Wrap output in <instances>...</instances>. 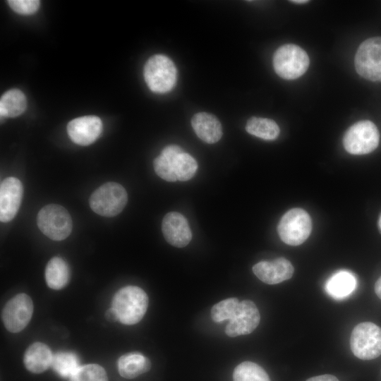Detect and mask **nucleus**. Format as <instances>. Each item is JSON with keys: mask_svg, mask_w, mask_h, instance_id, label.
Segmentation results:
<instances>
[{"mask_svg": "<svg viewBox=\"0 0 381 381\" xmlns=\"http://www.w3.org/2000/svg\"><path fill=\"white\" fill-rule=\"evenodd\" d=\"M151 368L150 360L139 352L121 356L118 361L119 373L124 378L133 379L147 372Z\"/></svg>", "mask_w": 381, "mask_h": 381, "instance_id": "6ab92c4d", "label": "nucleus"}, {"mask_svg": "<svg viewBox=\"0 0 381 381\" xmlns=\"http://www.w3.org/2000/svg\"><path fill=\"white\" fill-rule=\"evenodd\" d=\"M53 354L44 343L35 342L25 353V368L33 373H41L51 366Z\"/></svg>", "mask_w": 381, "mask_h": 381, "instance_id": "a211bd4d", "label": "nucleus"}, {"mask_svg": "<svg viewBox=\"0 0 381 381\" xmlns=\"http://www.w3.org/2000/svg\"><path fill=\"white\" fill-rule=\"evenodd\" d=\"M260 320V313L254 302L243 300L238 303L229 320L225 333L230 337L248 334L255 329Z\"/></svg>", "mask_w": 381, "mask_h": 381, "instance_id": "9b49d317", "label": "nucleus"}, {"mask_svg": "<svg viewBox=\"0 0 381 381\" xmlns=\"http://www.w3.org/2000/svg\"><path fill=\"white\" fill-rule=\"evenodd\" d=\"M379 140L380 133L375 123L363 120L347 129L343 138V145L350 154L365 155L377 147Z\"/></svg>", "mask_w": 381, "mask_h": 381, "instance_id": "6e6552de", "label": "nucleus"}, {"mask_svg": "<svg viewBox=\"0 0 381 381\" xmlns=\"http://www.w3.org/2000/svg\"><path fill=\"white\" fill-rule=\"evenodd\" d=\"M37 224L40 231L54 241L66 238L72 231V219L68 212L61 205L49 204L38 212Z\"/></svg>", "mask_w": 381, "mask_h": 381, "instance_id": "423d86ee", "label": "nucleus"}, {"mask_svg": "<svg viewBox=\"0 0 381 381\" xmlns=\"http://www.w3.org/2000/svg\"><path fill=\"white\" fill-rule=\"evenodd\" d=\"M294 271L291 262L284 258H278L271 261H260L253 267L255 276L267 284H276L290 279Z\"/></svg>", "mask_w": 381, "mask_h": 381, "instance_id": "2eb2a0df", "label": "nucleus"}, {"mask_svg": "<svg viewBox=\"0 0 381 381\" xmlns=\"http://www.w3.org/2000/svg\"><path fill=\"white\" fill-rule=\"evenodd\" d=\"M311 229L310 215L306 210L298 207L287 211L277 226L280 238L289 246L302 244L310 236Z\"/></svg>", "mask_w": 381, "mask_h": 381, "instance_id": "0eeeda50", "label": "nucleus"}, {"mask_svg": "<svg viewBox=\"0 0 381 381\" xmlns=\"http://www.w3.org/2000/svg\"><path fill=\"white\" fill-rule=\"evenodd\" d=\"M153 166L155 173L162 179L169 182L177 181L171 160L160 155L154 159Z\"/></svg>", "mask_w": 381, "mask_h": 381, "instance_id": "cd10ccee", "label": "nucleus"}, {"mask_svg": "<svg viewBox=\"0 0 381 381\" xmlns=\"http://www.w3.org/2000/svg\"><path fill=\"white\" fill-rule=\"evenodd\" d=\"M148 302V296L141 288L127 286L115 294L111 308L116 312L119 321L131 325L142 320L147 309Z\"/></svg>", "mask_w": 381, "mask_h": 381, "instance_id": "f257e3e1", "label": "nucleus"}, {"mask_svg": "<svg viewBox=\"0 0 381 381\" xmlns=\"http://www.w3.org/2000/svg\"><path fill=\"white\" fill-rule=\"evenodd\" d=\"M191 125L198 137L207 143H215L222 138V125L212 114L197 113L191 119Z\"/></svg>", "mask_w": 381, "mask_h": 381, "instance_id": "f3484780", "label": "nucleus"}, {"mask_svg": "<svg viewBox=\"0 0 381 381\" xmlns=\"http://www.w3.org/2000/svg\"><path fill=\"white\" fill-rule=\"evenodd\" d=\"M378 225H379V227H380V229L381 230V215H380V219H379Z\"/></svg>", "mask_w": 381, "mask_h": 381, "instance_id": "72a5a7b5", "label": "nucleus"}, {"mask_svg": "<svg viewBox=\"0 0 381 381\" xmlns=\"http://www.w3.org/2000/svg\"><path fill=\"white\" fill-rule=\"evenodd\" d=\"M105 317L107 320L109 322H115L116 320H119L117 313L113 308H111L106 311Z\"/></svg>", "mask_w": 381, "mask_h": 381, "instance_id": "7c9ffc66", "label": "nucleus"}, {"mask_svg": "<svg viewBox=\"0 0 381 381\" xmlns=\"http://www.w3.org/2000/svg\"><path fill=\"white\" fill-rule=\"evenodd\" d=\"M8 4L15 12L29 15L38 10L40 2L38 0H9Z\"/></svg>", "mask_w": 381, "mask_h": 381, "instance_id": "c85d7f7f", "label": "nucleus"}, {"mask_svg": "<svg viewBox=\"0 0 381 381\" xmlns=\"http://www.w3.org/2000/svg\"><path fill=\"white\" fill-rule=\"evenodd\" d=\"M354 64L361 77L370 81H381V37L368 38L360 44Z\"/></svg>", "mask_w": 381, "mask_h": 381, "instance_id": "1a4fd4ad", "label": "nucleus"}, {"mask_svg": "<svg viewBox=\"0 0 381 381\" xmlns=\"http://www.w3.org/2000/svg\"><path fill=\"white\" fill-rule=\"evenodd\" d=\"M234 381H270L265 370L259 365L251 361L238 364L233 373Z\"/></svg>", "mask_w": 381, "mask_h": 381, "instance_id": "393cba45", "label": "nucleus"}, {"mask_svg": "<svg viewBox=\"0 0 381 381\" xmlns=\"http://www.w3.org/2000/svg\"><path fill=\"white\" fill-rule=\"evenodd\" d=\"M162 231L166 241L177 248L187 246L192 238L188 222L179 212H171L164 216L162 223Z\"/></svg>", "mask_w": 381, "mask_h": 381, "instance_id": "4468645a", "label": "nucleus"}, {"mask_svg": "<svg viewBox=\"0 0 381 381\" xmlns=\"http://www.w3.org/2000/svg\"><path fill=\"white\" fill-rule=\"evenodd\" d=\"M52 369L62 377H70L80 367L78 356L71 351H59L53 354Z\"/></svg>", "mask_w": 381, "mask_h": 381, "instance_id": "b1692460", "label": "nucleus"}, {"mask_svg": "<svg viewBox=\"0 0 381 381\" xmlns=\"http://www.w3.org/2000/svg\"><path fill=\"white\" fill-rule=\"evenodd\" d=\"M309 64L307 53L294 44L281 46L273 56V66L276 73L286 80L301 77L308 68Z\"/></svg>", "mask_w": 381, "mask_h": 381, "instance_id": "f03ea898", "label": "nucleus"}, {"mask_svg": "<svg viewBox=\"0 0 381 381\" xmlns=\"http://www.w3.org/2000/svg\"><path fill=\"white\" fill-rule=\"evenodd\" d=\"M246 130L248 133L266 140L276 139L280 132L279 127L274 121L255 116L248 120Z\"/></svg>", "mask_w": 381, "mask_h": 381, "instance_id": "5701e85b", "label": "nucleus"}, {"mask_svg": "<svg viewBox=\"0 0 381 381\" xmlns=\"http://www.w3.org/2000/svg\"><path fill=\"white\" fill-rule=\"evenodd\" d=\"M45 279L49 288L55 290L63 289L70 279L68 264L61 258H52L46 266Z\"/></svg>", "mask_w": 381, "mask_h": 381, "instance_id": "412c9836", "label": "nucleus"}, {"mask_svg": "<svg viewBox=\"0 0 381 381\" xmlns=\"http://www.w3.org/2000/svg\"><path fill=\"white\" fill-rule=\"evenodd\" d=\"M69 381H108L105 370L97 364L80 366L69 377Z\"/></svg>", "mask_w": 381, "mask_h": 381, "instance_id": "a878e982", "label": "nucleus"}, {"mask_svg": "<svg viewBox=\"0 0 381 381\" xmlns=\"http://www.w3.org/2000/svg\"><path fill=\"white\" fill-rule=\"evenodd\" d=\"M127 201L126 189L118 183L108 182L92 193L89 204L95 213L111 217L119 214L125 207Z\"/></svg>", "mask_w": 381, "mask_h": 381, "instance_id": "20e7f679", "label": "nucleus"}, {"mask_svg": "<svg viewBox=\"0 0 381 381\" xmlns=\"http://www.w3.org/2000/svg\"><path fill=\"white\" fill-rule=\"evenodd\" d=\"M171 160L176 179L181 181L190 180L198 169L196 160L189 154L184 152L178 145L165 147L160 154Z\"/></svg>", "mask_w": 381, "mask_h": 381, "instance_id": "dca6fc26", "label": "nucleus"}, {"mask_svg": "<svg viewBox=\"0 0 381 381\" xmlns=\"http://www.w3.org/2000/svg\"><path fill=\"white\" fill-rule=\"evenodd\" d=\"M143 73L148 87L154 92H167L176 82V68L165 55L155 54L151 56L145 63Z\"/></svg>", "mask_w": 381, "mask_h": 381, "instance_id": "7ed1b4c3", "label": "nucleus"}, {"mask_svg": "<svg viewBox=\"0 0 381 381\" xmlns=\"http://www.w3.org/2000/svg\"><path fill=\"white\" fill-rule=\"evenodd\" d=\"M290 1L295 4H305L308 2L307 0H293Z\"/></svg>", "mask_w": 381, "mask_h": 381, "instance_id": "473e14b6", "label": "nucleus"}, {"mask_svg": "<svg viewBox=\"0 0 381 381\" xmlns=\"http://www.w3.org/2000/svg\"><path fill=\"white\" fill-rule=\"evenodd\" d=\"M351 349L361 360H372L381 355V328L371 322L358 324L352 330Z\"/></svg>", "mask_w": 381, "mask_h": 381, "instance_id": "39448f33", "label": "nucleus"}, {"mask_svg": "<svg viewBox=\"0 0 381 381\" xmlns=\"http://www.w3.org/2000/svg\"><path fill=\"white\" fill-rule=\"evenodd\" d=\"M26 108V97L18 89L6 92L0 99V114L1 117H16L21 114Z\"/></svg>", "mask_w": 381, "mask_h": 381, "instance_id": "4be33fe9", "label": "nucleus"}, {"mask_svg": "<svg viewBox=\"0 0 381 381\" xmlns=\"http://www.w3.org/2000/svg\"><path fill=\"white\" fill-rule=\"evenodd\" d=\"M102 131V121L96 116L75 118L67 125L71 140L79 145H90L97 139Z\"/></svg>", "mask_w": 381, "mask_h": 381, "instance_id": "ddd939ff", "label": "nucleus"}, {"mask_svg": "<svg viewBox=\"0 0 381 381\" xmlns=\"http://www.w3.org/2000/svg\"><path fill=\"white\" fill-rule=\"evenodd\" d=\"M23 195L21 181L15 177L5 179L0 186V220L8 222L16 215Z\"/></svg>", "mask_w": 381, "mask_h": 381, "instance_id": "f8f14e48", "label": "nucleus"}, {"mask_svg": "<svg viewBox=\"0 0 381 381\" xmlns=\"http://www.w3.org/2000/svg\"><path fill=\"white\" fill-rule=\"evenodd\" d=\"M239 301L236 298H229L214 305L211 309V318L215 322L229 320Z\"/></svg>", "mask_w": 381, "mask_h": 381, "instance_id": "bb28decb", "label": "nucleus"}, {"mask_svg": "<svg viewBox=\"0 0 381 381\" xmlns=\"http://www.w3.org/2000/svg\"><path fill=\"white\" fill-rule=\"evenodd\" d=\"M306 381H339L335 376L332 375H322L310 377Z\"/></svg>", "mask_w": 381, "mask_h": 381, "instance_id": "c756f323", "label": "nucleus"}, {"mask_svg": "<svg viewBox=\"0 0 381 381\" xmlns=\"http://www.w3.org/2000/svg\"><path fill=\"white\" fill-rule=\"evenodd\" d=\"M33 312L32 301L25 294H18L9 300L2 312L6 328L11 332L22 331L29 323Z\"/></svg>", "mask_w": 381, "mask_h": 381, "instance_id": "9d476101", "label": "nucleus"}, {"mask_svg": "<svg viewBox=\"0 0 381 381\" xmlns=\"http://www.w3.org/2000/svg\"><path fill=\"white\" fill-rule=\"evenodd\" d=\"M375 292L376 295L381 299V277L375 282Z\"/></svg>", "mask_w": 381, "mask_h": 381, "instance_id": "2f4dec72", "label": "nucleus"}, {"mask_svg": "<svg viewBox=\"0 0 381 381\" xmlns=\"http://www.w3.org/2000/svg\"><path fill=\"white\" fill-rule=\"evenodd\" d=\"M356 279L350 272L341 270L334 274L326 282L325 289L336 299L349 296L356 289Z\"/></svg>", "mask_w": 381, "mask_h": 381, "instance_id": "aec40b11", "label": "nucleus"}]
</instances>
